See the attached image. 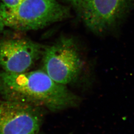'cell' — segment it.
Listing matches in <instances>:
<instances>
[{
    "label": "cell",
    "mask_w": 134,
    "mask_h": 134,
    "mask_svg": "<svg viewBox=\"0 0 134 134\" xmlns=\"http://www.w3.org/2000/svg\"><path fill=\"white\" fill-rule=\"evenodd\" d=\"M0 94L16 101L58 111L76 107L80 98L42 70L11 73L0 71Z\"/></svg>",
    "instance_id": "obj_1"
},
{
    "label": "cell",
    "mask_w": 134,
    "mask_h": 134,
    "mask_svg": "<svg viewBox=\"0 0 134 134\" xmlns=\"http://www.w3.org/2000/svg\"><path fill=\"white\" fill-rule=\"evenodd\" d=\"M0 12L5 26L20 31L43 29L69 14L67 8L56 0H24L11 8L1 5Z\"/></svg>",
    "instance_id": "obj_2"
},
{
    "label": "cell",
    "mask_w": 134,
    "mask_h": 134,
    "mask_svg": "<svg viewBox=\"0 0 134 134\" xmlns=\"http://www.w3.org/2000/svg\"><path fill=\"white\" fill-rule=\"evenodd\" d=\"M86 27L96 34L117 30L132 8V0H66Z\"/></svg>",
    "instance_id": "obj_3"
},
{
    "label": "cell",
    "mask_w": 134,
    "mask_h": 134,
    "mask_svg": "<svg viewBox=\"0 0 134 134\" xmlns=\"http://www.w3.org/2000/svg\"><path fill=\"white\" fill-rule=\"evenodd\" d=\"M42 57L43 71L55 82L64 86L76 80L83 66L77 44L68 37L46 46Z\"/></svg>",
    "instance_id": "obj_4"
},
{
    "label": "cell",
    "mask_w": 134,
    "mask_h": 134,
    "mask_svg": "<svg viewBox=\"0 0 134 134\" xmlns=\"http://www.w3.org/2000/svg\"><path fill=\"white\" fill-rule=\"evenodd\" d=\"M43 108L21 102H0V134H38L43 123Z\"/></svg>",
    "instance_id": "obj_5"
},
{
    "label": "cell",
    "mask_w": 134,
    "mask_h": 134,
    "mask_svg": "<svg viewBox=\"0 0 134 134\" xmlns=\"http://www.w3.org/2000/svg\"><path fill=\"white\" fill-rule=\"evenodd\" d=\"M45 47L29 39H0V67L11 73L29 71L42 57Z\"/></svg>",
    "instance_id": "obj_6"
},
{
    "label": "cell",
    "mask_w": 134,
    "mask_h": 134,
    "mask_svg": "<svg viewBox=\"0 0 134 134\" xmlns=\"http://www.w3.org/2000/svg\"><path fill=\"white\" fill-rule=\"evenodd\" d=\"M24 0H2V5L6 8H11L19 5Z\"/></svg>",
    "instance_id": "obj_7"
},
{
    "label": "cell",
    "mask_w": 134,
    "mask_h": 134,
    "mask_svg": "<svg viewBox=\"0 0 134 134\" xmlns=\"http://www.w3.org/2000/svg\"><path fill=\"white\" fill-rule=\"evenodd\" d=\"M5 27V24L4 23L3 19L2 18L1 13V12H0V32H1L4 29Z\"/></svg>",
    "instance_id": "obj_8"
},
{
    "label": "cell",
    "mask_w": 134,
    "mask_h": 134,
    "mask_svg": "<svg viewBox=\"0 0 134 134\" xmlns=\"http://www.w3.org/2000/svg\"><path fill=\"white\" fill-rule=\"evenodd\" d=\"M1 101H2L1 100H0V102H1Z\"/></svg>",
    "instance_id": "obj_9"
},
{
    "label": "cell",
    "mask_w": 134,
    "mask_h": 134,
    "mask_svg": "<svg viewBox=\"0 0 134 134\" xmlns=\"http://www.w3.org/2000/svg\"><path fill=\"white\" fill-rule=\"evenodd\" d=\"M38 134H39V133H38Z\"/></svg>",
    "instance_id": "obj_10"
}]
</instances>
